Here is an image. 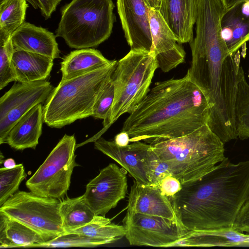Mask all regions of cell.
<instances>
[{
  "instance_id": "1",
  "label": "cell",
  "mask_w": 249,
  "mask_h": 249,
  "mask_svg": "<svg viewBox=\"0 0 249 249\" xmlns=\"http://www.w3.org/2000/svg\"><path fill=\"white\" fill-rule=\"evenodd\" d=\"M208 100L187 73L156 83L124 121L130 142L150 144L191 133L207 124Z\"/></svg>"
},
{
  "instance_id": "2",
  "label": "cell",
  "mask_w": 249,
  "mask_h": 249,
  "mask_svg": "<svg viewBox=\"0 0 249 249\" xmlns=\"http://www.w3.org/2000/svg\"><path fill=\"white\" fill-rule=\"evenodd\" d=\"M170 199L188 231L233 228L249 200V160L233 163L226 157L199 179L182 184Z\"/></svg>"
},
{
  "instance_id": "3",
  "label": "cell",
  "mask_w": 249,
  "mask_h": 249,
  "mask_svg": "<svg viewBox=\"0 0 249 249\" xmlns=\"http://www.w3.org/2000/svg\"><path fill=\"white\" fill-rule=\"evenodd\" d=\"M151 145L182 185L199 179L226 158L224 143L207 124L187 135Z\"/></svg>"
},
{
  "instance_id": "4",
  "label": "cell",
  "mask_w": 249,
  "mask_h": 249,
  "mask_svg": "<svg viewBox=\"0 0 249 249\" xmlns=\"http://www.w3.org/2000/svg\"><path fill=\"white\" fill-rule=\"evenodd\" d=\"M116 60L92 72L61 80L43 106V120L48 126L60 128L91 116L94 104L110 80Z\"/></svg>"
},
{
  "instance_id": "5",
  "label": "cell",
  "mask_w": 249,
  "mask_h": 249,
  "mask_svg": "<svg viewBox=\"0 0 249 249\" xmlns=\"http://www.w3.org/2000/svg\"><path fill=\"white\" fill-rule=\"evenodd\" d=\"M114 8L112 0H72L61 9L55 35L71 48L96 47L112 33Z\"/></svg>"
},
{
  "instance_id": "6",
  "label": "cell",
  "mask_w": 249,
  "mask_h": 249,
  "mask_svg": "<svg viewBox=\"0 0 249 249\" xmlns=\"http://www.w3.org/2000/svg\"><path fill=\"white\" fill-rule=\"evenodd\" d=\"M159 65L155 54L142 50H130L117 61L111 75L115 95L103 128L94 141L100 137L125 113H131L148 93Z\"/></svg>"
},
{
  "instance_id": "7",
  "label": "cell",
  "mask_w": 249,
  "mask_h": 249,
  "mask_svg": "<svg viewBox=\"0 0 249 249\" xmlns=\"http://www.w3.org/2000/svg\"><path fill=\"white\" fill-rule=\"evenodd\" d=\"M60 199L18 191L0 207V212L37 232L46 241L65 233L59 212Z\"/></svg>"
},
{
  "instance_id": "8",
  "label": "cell",
  "mask_w": 249,
  "mask_h": 249,
  "mask_svg": "<svg viewBox=\"0 0 249 249\" xmlns=\"http://www.w3.org/2000/svg\"><path fill=\"white\" fill-rule=\"evenodd\" d=\"M76 140L65 134L35 174L26 181L27 188L38 196L60 199L68 191L75 162Z\"/></svg>"
},
{
  "instance_id": "9",
  "label": "cell",
  "mask_w": 249,
  "mask_h": 249,
  "mask_svg": "<svg viewBox=\"0 0 249 249\" xmlns=\"http://www.w3.org/2000/svg\"><path fill=\"white\" fill-rule=\"evenodd\" d=\"M123 221L131 245L173 247L188 231L178 221L140 213L126 212Z\"/></svg>"
},
{
  "instance_id": "10",
  "label": "cell",
  "mask_w": 249,
  "mask_h": 249,
  "mask_svg": "<svg viewBox=\"0 0 249 249\" xmlns=\"http://www.w3.org/2000/svg\"><path fill=\"white\" fill-rule=\"evenodd\" d=\"M54 87L46 80L18 82L0 98V144L14 125L36 105L45 103Z\"/></svg>"
},
{
  "instance_id": "11",
  "label": "cell",
  "mask_w": 249,
  "mask_h": 249,
  "mask_svg": "<svg viewBox=\"0 0 249 249\" xmlns=\"http://www.w3.org/2000/svg\"><path fill=\"white\" fill-rule=\"evenodd\" d=\"M127 172L116 164L110 163L87 184L83 195L95 215L105 216L124 198L127 191Z\"/></svg>"
},
{
  "instance_id": "12",
  "label": "cell",
  "mask_w": 249,
  "mask_h": 249,
  "mask_svg": "<svg viewBox=\"0 0 249 249\" xmlns=\"http://www.w3.org/2000/svg\"><path fill=\"white\" fill-rule=\"evenodd\" d=\"M125 38L130 50L150 52L152 47L149 12L151 8L145 0H117Z\"/></svg>"
},
{
  "instance_id": "13",
  "label": "cell",
  "mask_w": 249,
  "mask_h": 249,
  "mask_svg": "<svg viewBox=\"0 0 249 249\" xmlns=\"http://www.w3.org/2000/svg\"><path fill=\"white\" fill-rule=\"evenodd\" d=\"M149 22L152 40L150 52L153 53L159 68L167 72L185 61V52L158 9L150 8Z\"/></svg>"
},
{
  "instance_id": "14",
  "label": "cell",
  "mask_w": 249,
  "mask_h": 249,
  "mask_svg": "<svg viewBox=\"0 0 249 249\" xmlns=\"http://www.w3.org/2000/svg\"><path fill=\"white\" fill-rule=\"evenodd\" d=\"M94 147L119 163L137 182L150 185L145 173V160L151 144L135 141L120 146L114 141L100 137L94 141Z\"/></svg>"
},
{
  "instance_id": "15",
  "label": "cell",
  "mask_w": 249,
  "mask_h": 249,
  "mask_svg": "<svg viewBox=\"0 0 249 249\" xmlns=\"http://www.w3.org/2000/svg\"><path fill=\"white\" fill-rule=\"evenodd\" d=\"M199 0H160L158 10L179 44L194 39Z\"/></svg>"
},
{
  "instance_id": "16",
  "label": "cell",
  "mask_w": 249,
  "mask_h": 249,
  "mask_svg": "<svg viewBox=\"0 0 249 249\" xmlns=\"http://www.w3.org/2000/svg\"><path fill=\"white\" fill-rule=\"evenodd\" d=\"M127 212L178 221L170 198L159 187L141 184L135 180L129 195Z\"/></svg>"
},
{
  "instance_id": "17",
  "label": "cell",
  "mask_w": 249,
  "mask_h": 249,
  "mask_svg": "<svg viewBox=\"0 0 249 249\" xmlns=\"http://www.w3.org/2000/svg\"><path fill=\"white\" fill-rule=\"evenodd\" d=\"M56 37L46 28L25 21L13 33L11 39L15 50H24L54 59L59 57L60 53Z\"/></svg>"
},
{
  "instance_id": "18",
  "label": "cell",
  "mask_w": 249,
  "mask_h": 249,
  "mask_svg": "<svg viewBox=\"0 0 249 249\" xmlns=\"http://www.w3.org/2000/svg\"><path fill=\"white\" fill-rule=\"evenodd\" d=\"M222 36L230 54L236 53L249 41V1L225 9L220 20Z\"/></svg>"
},
{
  "instance_id": "19",
  "label": "cell",
  "mask_w": 249,
  "mask_h": 249,
  "mask_svg": "<svg viewBox=\"0 0 249 249\" xmlns=\"http://www.w3.org/2000/svg\"><path fill=\"white\" fill-rule=\"evenodd\" d=\"M173 247H249V234L234 228L188 231Z\"/></svg>"
},
{
  "instance_id": "20",
  "label": "cell",
  "mask_w": 249,
  "mask_h": 249,
  "mask_svg": "<svg viewBox=\"0 0 249 249\" xmlns=\"http://www.w3.org/2000/svg\"><path fill=\"white\" fill-rule=\"evenodd\" d=\"M43 106L39 104L24 115L9 132L6 143L17 150L35 149L42 134Z\"/></svg>"
},
{
  "instance_id": "21",
  "label": "cell",
  "mask_w": 249,
  "mask_h": 249,
  "mask_svg": "<svg viewBox=\"0 0 249 249\" xmlns=\"http://www.w3.org/2000/svg\"><path fill=\"white\" fill-rule=\"evenodd\" d=\"M53 60L38 53L15 50L11 63L15 81L30 83L46 80L52 71Z\"/></svg>"
},
{
  "instance_id": "22",
  "label": "cell",
  "mask_w": 249,
  "mask_h": 249,
  "mask_svg": "<svg viewBox=\"0 0 249 249\" xmlns=\"http://www.w3.org/2000/svg\"><path fill=\"white\" fill-rule=\"evenodd\" d=\"M111 61L96 49H77L65 56L61 62V80L71 79L92 72Z\"/></svg>"
},
{
  "instance_id": "23",
  "label": "cell",
  "mask_w": 249,
  "mask_h": 249,
  "mask_svg": "<svg viewBox=\"0 0 249 249\" xmlns=\"http://www.w3.org/2000/svg\"><path fill=\"white\" fill-rule=\"evenodd\" d=\"M45 241L36 231L0 212V248H29Z\"/></svg>"
},
{
  "instance_id": "24",
  "label": "cell",
  "mask_w": 249,
  "mask_h": 249,
  "mask_svg": "<svg viewBox=\"0 0 249 249\" xmlns=\"http://www.w3.org/2000/svg\"><path fill=\"white\" fill-rule=\"evenodd\" d=\"M59 212L64 233L85 226L96 215L86 202L84 195L61 201Z\"/></svg>"
},
{
  "instance_id": "25",
  "label": "cell",
  "mask_w": 249,
  "mask_h": 249,
  "mask_svg": "<svg viewBox=\"0 0 249 249\" xmlns=\"http://www.w3.org/2000/svg\"><path fill=\"white\" fill-rule=\"evenodd\" d=\"M26 0H0V44L6 42L25 22Z\"/></svg>"
},
{
  "instance_id": "26",
  "label": "cell",
  "mask_w": 249,
  "mask_h": 249,
  "mask_svg": "<svg viewBox=\"0 0 249 249\" xmlns=\"http://www.w3.org/2000/svg\"><path fill=\"white\" fill-rule=\"evenodd\" d=\"M234 116L237 137L242 140L249 138V84L241 66L237 73Z\"/></svg>"
},
{
  "instance_id": "27",
  "label": "cell",
  "mask_w": 249,
  "mask_h": 249,
  "mask_svg": "<svg viewBox=\"0 0 249 249\" xmlns=\"http://www.w3.org/2000/svg\"><path fill=\"white\" fill-rule=\"evenodd\" d=\"M71 232L79 233L114 243L125 236L126 230L123 225L111 222V220L103 215H96L91 222Z\"/></svg>"
},
{
  "instance_id": "28",
  "label": "cell",
  "mask_w": 249,
  "mask_h": 249,
  "mask_svg": "<svg viewBox=\"0 0 249 249\" xmlns=\"http://www.w3.org/2000/svg\"><path fill=\"white\" fill-rule=\"evenodd\" d=\"M105 244H107V242L101 239L79 233L69 232L44 242L33 244L29 248L94 247Z\"/></svg>"
},
{
  "instance_id": "29",
  "label": "cell",
  "mask_w": 249,
  "mask_h": 249,
  "mask_svg": "<svg viewBox=\"0 0 249 249\" xmlns=\"http://www.w3.org/2000/svg\"><path fill=\"white\" fill-rule=\"evenodd\" d=\"M26 177L22 164L12 169L0 168V207L18 191Z\"/></svg>"
},
{
  "instance_id": "30",
  "label": "cell",
  "mask_w": 249,
  "mask_h": 249,
  "mask_svg": "<svg viewBox=\"0 0 249 249\" xmlns=\"http://www.w3.org/2000/svg\"><path fill=\"white\" fill-rule=\"evenodd\" d=\"M145 173L150 185L159 187L162 179L172 175L168 164L161 160L152 150L149 149L145 163Z\"/></svg>"
},
{
  "instance_id": "31",
  "label": "cell",
  "mask_w": 249,
  "mask_h": 249,
  "mask_svg": "<svg viewBox=\"0 0 249 249\" xmlns=\"http://www.w3.org/2000/svg\"><path fill=\"white\" fill-rule=\"evenodd\" d=\"M114 95V86L111 76L94 104L91 116L102 119L103 122L106 121L112 107Z\"/></svg>"
},
{
  "instance_id": "32",
  "label": "cell",
  "mask_w": 249,
  "mask_h": 249,
  "mask_svg": "<svg viewBox=\"0 0 249 249\" xmlns=\"http://www.w3.org/2000/svg\"><path fill=\"white\" fill-rule=\"evenodd\" d=\"M14 51L11 37L0 44V89L15 81L11 64Z\"/></svg>"
},
{
  "instance_id": "33",
  "label": "cell",
  "mask_w": 249,
  "mask_h": 249,
  "mask_svg": "<svg viewBox=\"0 0 249 249\" xmlns=\"http://www.w3.org/2000/svg\"><path fill=\"white\" fill-rule=\"evenodd\" d=\"M159 188L165 196L170 198L181 189L182 184L177 178L170 175L162 179Z\"/></svg>"
},
{
  "instance_id": "34",
  "label": "cell",
  "mask_w": 249,
  "mask_h": 249,
  "mask_svg": "<svg viewBox=\"0 0 249 249\" xmlns=\"http://www.w3.org/2000/svg\"><path fill=\"white\" fill-rule=\"evenodd\" d=\"M42 16L45 19L51 18L61 0H37Z\"/></svg>"
},
{
  "instance_id": "35",
  "label": "cell",
  "mask_w": 249,
  "mask_h": 249,
  "mask_svg": "<svg viewBox=\"0 0 249 249\" xmlns=\"http://www.w3.org/2000/svg\"><path fill=\"white\" fill-rule=\"evenodd\" d=\"M114 141L118 146H125L130 142V137L126 132L121 131L115 136Z\"/></svg>"
},
{
  "instance_id": "36",
  "label": "cell",
  "mask_w": 249,
  "mask_h": 249,
  "mask_svg": "<svg viewBox=\"0 0 249 249\" xmlns=\"http://www.w3.org/2000/svg\"><path fill=\"white\" fill-rule=\"evenodd\" d=\"M243 1H249V0H222L225 9H228L235 4Z\"/></svg>"
},
{
  "instance_id": "37",
  "label": "cell",
  "mask_w": 249,
  "mask_h": 249,
  "mask_svg": "<svg viewBox=\"0 0 249 249\" xmlns=\"http://www.w3.org/2000/svg\"><path fill=\"white\" fill-rule=\"evenodd\" d=\"M16 165L17 164H16L14 160L12 158L7 159L3 161L4 167L7 169L14 168L16 166Z\"/></svg>"
},
{
  "instance_id": "38",
  "label": "cell",
  "mask_w": 249,
  "mask_h": 249,
  "mask_svg": "<svg viewBox=\"0 0 249 249\" xmlns=\"http://www.w3.org/2000/svg\"><path fill=\"white\" fill-rule=\"evenodd\" d=\"M149 6L158 9L160 0H145Z\"/></svg>"
},
{
  "instance_id": "39",
  "label": "cell",
  "mask_w": 249,
  "mask_h": 249,
  "mask_svg": "<svg viewBox=\"0 0 249 249\" xmlns=\"http://www.w3.org/2000/svg\"><path fill=\"white\" fill-rule=\"evenodd\" d=\"M35 9H37L39 7V4L37 0H26Z\"/></svg>"
},
{
  "instance_id": "40",
  "label": "cell",
  "mask_w": 249,
  "mask_h": 249,
  "mask_svg": "<svg viewBox=\"0 0 249 249\" xmlns=\"http://www.w3.org/2000/svg\"><path fill=\"white\" fill-rule=\"evenodd\" d=\"M0 164H1L2 162V158H4V157L2 156V155L1 153H0Z\"/></svg>"
}]
</instances>
